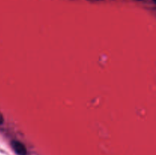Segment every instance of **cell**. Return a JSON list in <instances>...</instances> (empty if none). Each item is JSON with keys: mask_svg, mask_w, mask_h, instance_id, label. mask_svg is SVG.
<instances>
[{"mask_svg": "<svg viewBox=\"0 0 156 155\" xmlns=\"http://www.w3.org/2000/svg\"><path fill=\"white\" fill-rule=\"evenodd\" d=\"M12 146L18 155H27V149L22 143L18 141H12Z\"/></svg>", "mask_w": 156, "mask_h": 155, "instance_id": "cell-1", "label": "cell"}, {"mask_svg": "<svg viewBox=\"0 0 156 155\" xmlns=\"http://www.w3.org/2000/svg\"><path fill=\"white\" fill-rule=\"evenodd\" d=\"M3 121H4V119H3V115H2V113L0 112V125L2 124Z\"/></svg>", "mask_w": 156, "mask_h": 155, "instance_id": "cell-2", "label": "cell"}, {"mask_svg": "<svg viewBox=\"0 0 156 155\" xmlns=\"http://www.w3.org/2000/svg\"><path fill=\"white\" fill-rule=\"evenodd\" d=\"M90 1H99V0H90Z\"/></svg>", "mask_w": 156, "mask_h": 155, "instance_id": "cell-3", "label": "cell"}, {"mask_svg": "<svg viewBox=\"0 0 156 155\" xmlns=\"http://www.w3.org/2000/svg\"><path fill=\"white\" fill-rule=\"evenodd\" d=\"M137 1H141V0H137Z\"/></svg>", "mask_w": 156, "mask_h": 155, "instance_id": "cell-4", "label": "cell"}]
</instances>
